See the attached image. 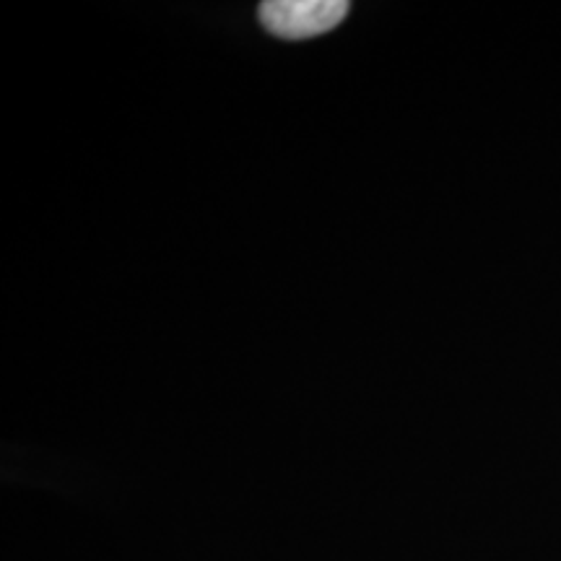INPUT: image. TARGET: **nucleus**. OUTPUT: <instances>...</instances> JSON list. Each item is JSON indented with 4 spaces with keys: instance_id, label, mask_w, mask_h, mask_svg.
Masks as SVG:
<instances>
[{
    "instance_id": "f257e3e1",
    "label": "nucleus",
    "mask_w": 561,
    "mask_h": 561,
    "mask_svg": "<svg viewBox=\"0 0 561 561\" xmlns=\"http://www.w3.org/2000/svg\"><path fill=\"white\" fill-rule=\"evenodd\" d=\"M346 0H268L257 9V19L280 39H310L335 30L348 16Z\"/></svg>"
}]
</instances>
